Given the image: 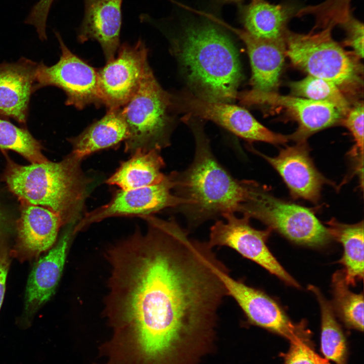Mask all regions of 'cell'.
<instances>
[{"label": "cell", "instance_id": "1", "mask_svg": "<svg viewBox=\"0 0 364 364\" xmlns=\"http://www.w3.org/2000/svg\"><path fill=\"white\" fill-rule=\"evenodd\" d=\"M156 298L135 341L131 364H196L213 343L229 271L207 242L190 238L174 218L155 222Z\"/></svg>", "mask_w": 364, "mask_h": 364}, {"label": "cell", "instance_id": "2", "mask_svg": "<svg viewBox=\"0 0 364 364\" xmlns=\"http://www.w3.org/2000/svg\"><path fill=\"white\" fill-rule=\"evenodd\" d=\"M183 119L194 135V156L185 170L170 174L174 194L184 201L174 210L184 214L194 229L209 219L238 212L246 190L244 180L235 178L215 157L202 125L191 117Z\"/></svg>", "mask_w": 364, "mask_h": 364}, {"label": "cell", "instance_id": "3", "mask_svg": "<svg viewBox=\"0 0 364 364\" xmlns=\"http://www.w3.org/2000/svg\"><path fill=\"white\" fill-rule=\"evenodd\" d=\"M208 19L184 26L176 40L178 59L191 93L232 104L242 76L238 52L229 36Z\"/></svg>", "mask_w": 364, "mask_h": 364}, {"label": "cell", "instance_id": "4", "mask_svg": "<svg viewBox=\"0 0 364 364\" xmlns=\"http://www.w3.org/2000/svg\"><path fill=\"white\" fill-rule=\"evenodd\" d=\"M82 160L71 152L57 162L48 160L28 165L10 162L5 180L21 200L55 212L64 225L74 224L82 217L93 183L81 168Z\"/></svg>", "mask_w": 364, "mask_h": 364}, {"label": "cell", "instance_id": "5", "mask_svg": "<svg viewBox=\"0 0 364 364\" xmlns=\"http://www.w3.org/2000/svg\"><path fill=\"white\" fill-rule=\"evenodd\" d=\"M122 111L128 130L124 141L126 152L160 151L170 145L175 126L172 94L161 87L150 65Z\"/></svg>", "mask_w": 364, "mask_h": 364}, {"label": "cell", "instance_id": "6", "mask_svg": "<svg viewBox=\"0 0 364 364\" xmlns=\"http://www.w3.org/2000/svg\"><path fill=\"white\" fill-rule=\"evenodd\" d=\"M331 30V25L307 34L287 30L286 56L308 75L333 82L343 93L352 92L361 85V68L355 57L333 39Z\"/></svg>", "mask_w": 364, "mask_h": 364}, {"label": "cell", "instance_id": "7", "mask_svg": "<svg viewBox=\"0 0 364 364\" xmlns=\"http://www.w3.org/2000/svg\"><path fill=\"white\" fill-rule=\"evenodd\" d=\"M244 201L238 212L257 219L295 243L320 247L332 238L324 226L308 208L275 198L255 181L244 180Z\"/></svg>", "mask_w": 364, "mask_h": 364}, {"label": "cell", "instance_id": "8", "mask_svg": "<svg viewBox=\"0 0 364 364\" xmlns=\"http://www.w3.org/2000/svg\"><path fill=\"white\" fill-rule=\"evenodd\" d=\"M61 54L55 64L48 66L38 63V89L47 86L61 89L65 94V104L79 110L93 105H104L98 84L97 69L73 54L64 43L60 34L55 32Z\"/></svg>", "mask_w": 364, "mask_h": 364}, {"label": "cell", "instance_id": "9", "mask_svg": "<svg viewBox=\"0 0 364 364\" xmlns=\"http://www.w3.org/2000/svg\"><path fill=\"white\" fill-rule=\"evenodd\" d=\"M174 111L186 116L212 121L249 142H264L283 144L289 135L274 132L260 123L247 110L230 103L200 99L191 92L172 95Z\"/></svg>", "mask_w": 364, "mask_h": 364}, {"label": "cell", "instance_id": "10", "mask_svg": "<svg viewBox=\"0 0 364 364\" xmlns=\"http://www.w3.org/2000/svg\"><path fill=\"white\" fill-rule=\"evenodd\" d=\"M234 213L223 214L222 217L225 221L218 220L211 227L207 242L210 246L231 248L288 285L298 288V283L280 264L266 244L270 230H256L250 225L248 217L243 215L239 218Z\"/></svg>", "mask_w": 364, "mask_h": 364}, {"label": "cell", "instance_id": "11", "mask_svg": "<svg viewBox=\"0 0 364 364\" xmlns=\"http://www.w3.org/2000/svg\"><path fill=\"white\" fill-rule=\"evenodd\" d=\"M173 182L170 174L166 175L160 183L147 187L119 190L113 195L110 201L97 209L86 213L77 222L74 233L89 225L115 216L150 215L166 208L174 209L181 205L184 201L173 191Z\"/></svg>", "mask_w": 364, "mask_h": 364}, {"label": "cell", "instance_id": "12", "mask_svg": "<svg viewBox=\"0 0 364 364\" xmlns=\"http://www.w3.org/2000/svg\"><path fill=\"white\" fill-rule=\"evenodd\" d=\"M117 53L116 57L97 69L99 87L107 110L122 108L130 100L149 65L148 49L142 39L133 44L123 43Z\"/></svg>", "mask_w": 364, "mask_h": 364}, {"label": "cell", "instance_id": "13", "mask_svg": "<svg viewBox=\"0 0 364 364\" xmlns=\"http://www.w3.org/2000/svg\"><path fill=\"white\" fill-rule=\"evenodd\" d=\"M228 296L232 297L243 312L247 322L289 340L307 334L304 323L295 324L280 305L262 291L236 280L230 271L222 275Z\"/></svg>", "mask_w": 364, "mask_h": 364}, {"label": "cell", "instance_id": "14", "mask_svg": "<svg viewBox=\"0 0 364 364\" xmlns=\"http://www.w3.org/2000/svg\"><path fill=\"white\" fill-rule=\"evenodd\" d=\"M240 103L246 105H263L285 109L298 124L296 131L289 135L297 142L339 121L344 116L334 105L307 99L285 96L275 92L253 89L238 93Z\"/></svg>", "mask_w": 364, "mask_h": 364}, {"label": "cell", "instance_id": "15", "mask_svg": "<svg viewBox=\"0 0 364 364\" xmlns=\"http://www.w3.org/2000/svg\"><path fill=\"white\" fill-rule=\"evenodd\" d=\"M248 149L265 159L279 172L293 197L314 203L318 201L322 186L327 180L315 167L306 141L287 146L274 157L250 146Z\"/></svg>", "mask_w": 364, "mask_h": 364}, {"label": "cell", "instance_id": "16", "mask_svg": "<svg viewBox=\"0 0 364 364\" xmlns=\"http://www.w3.org/2000/svg\"><path fill=\"white\" fill-rule=\"evenodd\" d=\"M38 63L25 57L0 63V116L25 124L31 95L37 88Z\"/></svg>", "mask_w": 364, "mask_h": 364}, {"label": "cell", "instance_id": "17", "mask_svg": "<svg viewBox=\"0 0 364 364\" xmlns=\"http://www.w3.org/2000/svg\"><path fill=\"white\" fill-rule=\"evenodd\" d=\"M211 19L233 31L245 44L251 68L253 89L264 92H275L286 56L285 37L276 39L256 37L246 30L229 25L211 15Z\"/></svg>", "mask_w": 364, "mask_h": 364}, {"label": "cell", "instance_id": "18", "mask_svg": "<svg viewBox=\"0 0 364 364\" xmlns=\"http://www.w3.org/2000/svg\"><path fill=\"white\" fill-rule=\"evenodd\" d=\"M123 0H83L84 15L77 31V41L96 40L106 62L112 60L120 46Z\"/></svg>", "mask_w": 364, "mask_h": 364}, {"label": "cell", "instance_id": "19", "mask_svg": "<svg viewBox=\"0 0 364 364\" xmlns=\"http://www.w3.org/2000/svg\"><path fill=\"white\" fill-rule=\"evenodd\" d=\"M62 225L61 217L55 212L28 204L22 209L16 243L11 252L20 260L37 257L53 246Z\"/></svg>", "mask_w": 364, "mask_h": 364}, {"label": "cell", "instance_id": "20", "mask_svg": "<svg viewBox=\"0 0 364 364\" xmlns=\"http://www.w3.org/2000/svg\"><path fill=\"white\" fill-rule=\"evenodd\" d=\"M74 224H70L59 241L35 263L29 275L25 296V309L31 316L54 294L62 276Z\"/></svg>", "mask_w": 364, "mask_h": 364}, {"label": "cell", "instance_id": "21", "mask_svg": "<svg viewBox=\"0 0 364 364\" xmlns=\"http://www.w3.org/2000/svg\"><path fill=\"white\" fill-rule=\"evenodd\" d=\"M128 136L122 108L107 110L106 114L87 126L78 135L69 138L72 153L79 158L113 147Z\"/></svg>", "mask_w": 364, "mask_h": 364}, {"label": "cell", "instance_id": "22", "mask_svg": "<svg viewBox=\"0 0 364 364\" xmlns=\"http://www.w3.org/2000/svg\"><path fill=\"white\" fill-rule=\"evenodd\" d=\"M296 8L291 4L275 5L265 0H252L240 9L245 30L258 38L276 39L285 37L288 21Z\"/></svg>", "mask_w": 364, "mask_h": 364}, {"label": "cell", "instance_id": "23", "mask_svg": "<svg viewBox=\"0 0 364 364\" xmlns=\"http://www.w3.org/2000/svg\"><path fill=\"white\" fill-rule=\"evenodd\" d=\"M160 152L157 150L135 151L130 158L121 163L106 183L126 190L160 183L166 174L162 172L165 164Z\"/></svg>", "mask_w": 364, "mask_h": 364}, {"label": "cell", "instance_id": "24", "mask_svg": "<svg viewBox=\"0 0 364 364\" xmlns=\"http://www.w3.org/2000/svg\"><path fill=\"white\" fill-rule=\"evenodd\" d=\"M327 224L332 238L343 245L344 253L339 261L346 283L355 286L363 278V222L347 224L332 219Z\"/></svg>", "mask_w": 364, "mask_h": 364}, {"label": "cell", "instance_id": "25", "mask_svg": "<svg viewBox=\"0 0 364 364\" xmlns=\"http://www.w3.org/2000/svg\"><path fill=\"white\" fill-rule=\"evenodd\" d=\"M308 289L316 296L321 311V351L327 360L346 364L347 347L343 331L336 320L332 305L320 290L312 285Z\"/></svg>", "mask_w": 364, "mask_h": 364}, {"label": "cell", "instance_id": "26", "mask_svg": "<svg viewBox=\"0 0 364 364\" xmlns=\"http://www.w3.org/2000/svg\"><path fill=\"white\" fill-rule=\"evenodd\" d=\"M334 306L345 325L363 331V296L351 292L346 283L342 270L332 277Z\"/></svg>", "mask_w": 364, "mask_h": 364}, {"label": "cell", "instance_id": "27", "mask_svg": "<svg viewBox=\"0 0 364 364\" xmlns=\"http://www.w3.org/2000/svg\"><path fill=\"white\" fill-rule=\"evenodd\" d=\"M289 86L293 96L332 104L344 116L350 109L343 92L330 81L308 75L301 80L290 82Z\"/></svg>", "mask_w": 364, "mask_h": 364}, {"label": "cell", "instance_id": "28", "mask_svg": "<svg viewBox=\"0 0 364 364\" xmlns=\"http://www.w3.org/2000/svg\"><path fill=\"white\" fill-rule=\"evenodd\" d=\"M0 148L17 152L31 163L49 160L42 152L40 143L27 129L17 127L3 118H0Z\"/></svg>", "mask_w": 364, "mask_h": 364}, {"label": "cell", "instance_id": "29", "mask_svg": "<svg viewBox=\"0 0 364 364\" xmlns=\"http://www.w3.org/2000/svg\"><path fill=\"white\" fill-rule=\"evenodd\" d=\"M363 102L357 103L349 109L344 121V125L351 132L355 142L350 154L357 158L358 172L363 171Z\"/></svg>", "mask_w": 364, "mask_h": 364}, {"label": "cell", "instance_id": "30", "mask_svg": "<svg viewBox=\"0 0 364 364\" xmlns=\"http://www.w3.org/2000/svg\"><path fill=\"white\" fill-rule=\"evenodd\" d=\"M341 17L340 24L347 33V44L352 48L356 56L363 57L364 31L363 23L354 18L348 11Z\"/></svg>", "mask_w": 364, "mask_h": 364}, {"label": "cell", "instance_id": "31", "mask_svg": "<svg viewBox=\"0 0 364 364\" xmlns=\"http://www.w3.org/2000/svg\"><path fill=\"white\" fill-rule=\"evenodd\" d=\"M308 334L290 342L289 350L284 354V364H314L311 355Z\"/></svg>", "mask_w": 364, "mask_h": 364}, {"label": "cell", "instance_id": "32", "mask_svg": "<svg viewBox=\"0 0 364 364\" xmlns=\"http://www.w3.org/2000/svg\"><path fill=\"white\" fill-rule=\"evenodd\" d=\"M10 252L6 245L0 243V309L4 300L9 265Z\"/></svg>", "mask_w": 364, "mask_h": 364}, {"label": "cell", "instance_id": "33", "mask_svg": "<svg viewBox=\"0 0 364 364\" xmlns=\"http://www.w3.org/2000/svg\"><path fill=\"white\" fill-rule=\"evenodd\" d=\"M311 355L314 364H330L328 360L320 356L313 349L311 350Z\"/></svg>", "mask_w": 364, "mask_h": 364}, {"label": "cell", "instance_id": "34", "mask_svg": "<svg viewBox=\"0 0 364 364\" xmlns=\"http://www.w3.org/2000/svg\"><path fill=\"white\" fill-rule=\"evenodd\" d=\"M6 215L0 207V234L2 233L4 226L6 224Z\"/></svg>", "mask_w": 364, "mask_h": 364}, {"label": "cell", "instance_id": "35", "mask_svg": "<svg viewBox=\"0 0 364 364\" xmlns=\"http://www.w3.org/2000/svg\"><path fill=\"white\" fill-rule=\"evenodd\" d=\"M223 1H239V0H223Z\"/></svg>", "mask_w": 364, "mask_h": 364}]
</instances>
